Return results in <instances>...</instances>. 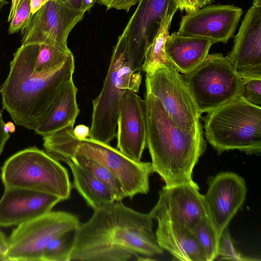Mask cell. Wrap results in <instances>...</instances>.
<instances>
[{
	"mask_svg": "<svg viewBox=\"0 0 261 261\" xmlns=\"http://www.w3.org/2000/svg\"><path fill=\"white\" fill-rule=\"evenodd\" d=\"M93 211L74 231L70 261L144 260L163 253L149 213L136 211L122 201Z\"/></svg>",
	"mask_w": 261,
	"mask_h": 261,
	"instance_id": "obj_1",
	"label": "cell"
},
{
	"mask_svg": "<svg viewBox=\"0 0 261 261\" xmlns=\"http://www.w3.org/2000/svg\"><path fill=\"white\" fill-rule=\"evenodd\" d=\"M146 145L153 172L166 187L193 182V169L205 149L203 135L188 133L178 126L161 101L146 92Z\"/></svg>",
	"mask_w": 261,
	"mask_h": 261,
	"instance_id": "obj_2",
	"label": "cell"
},
{
	"mask_svg": "<svg viewBox=\"0 0 261 261\" xmlns=\"http://www.w3.org/2000/svg\"><path fill=\"white\" fill-rule=\"evenodd\" d=\"M74 69L72 54L55 70L35 71L17 49L9 74L0 86L3 108L15 124L35 130L59 90L72 79Z\"/></svg>",
	"mask_w": 261,
	"mask_h": 261,
	"instance_id": "obj_3",
	"label": "cell"
},
{
	"mask_svg": "<svg viewBox=\"0 0 261 261\" xmlns=\"http://www.w3.org/2000/svg\"><path fill=\"white\" fill-rule=\"evenodd\" d=\"M202 119L206 139L218 153L235 149L260 153L261 107L242 96L208 112Z\"/></svg>",
	"mask_w": 261,
	"mask_h": 261,
	"instance_id": "obj_4",
	"label": "cell"
},
{
	"mask_svg": "<svg viewBox=\"0 0 261 261\" xmlns=\"http://www.w3.org/2000/svg\"><path fill=\"white\" fill-rule=\"evenodd\" d=\"M5 188L15 187L69 199L72 185L67 169L36 147L21 150L8 158L1 168Z\"/></svg>",
	"mask_w": 261,
	"mask_h": 261,
	"instance_id": "obj_5",
	"label": "cell"
},
{
	"mask_svg": "<svg viewBox=\"0 0 261 261\" xmlns=\"http://www.w3.org/2000/svg\"><path fill=\"white\" fill-rule=\"evenodd\" d=\"M140 71H133L126 60L124 43L118 39L113 47L102 88L92 100L89 138L110 144L116 137L119 107L126 90L137 93L141 83Z\"/></svg>",
	"mask_w": 261,
	"mask_h": 261,
	"instance_id": "obj_6",
	"label": "cell"
},
{
	"mask_svg": "<svg viewBox=\"0 0 261 261\" xmlns=\"http://www.w3.org/2000/svg\"><path fill=\"white\" fill-rule=\"evenodd\" d=\"M183 77L201 114L243 96V79L221 53L208 55Z\"/></svg>",
	"mask_w": 261,
	"mask_h": 261,
	"instance_id": "obj_7",
	"label": "cell"
},
{
	"mask_svg": "<svg viewBox=\"0 0 261 261\" xmlns=\"http://www.w3.org/2000/svg\"><path fill=\"white\" fill-rule=\"evenodd\" d=\"M146 92L156 97L168 115L182 130L203 135L196 102L183 76L172 65H161L146 74Z\"/></svg>",
	"mask_w": 261,
	"mask_h": 261,
	"instance_id": "obj_8",
	"label": "cell"
},
{
	"mask_svg": "<svg viewBox=\"0 0 261 261\" xmlns=\"http://www.w3.org/2000/svg\"><path fill=\"white\" fill-rule=\"evenodd\" d=\"M78 217L64 211H50L23 223L8 238V260L41 261L44 249L56 237L75 231Z\"/></svg>",
	"mask_w": 261,
	"mask_h": 261,
	"instance_id": "obj_9",
	"label": "cell"
},
{
	"mask_svg": "<svg viewBox=\"0 0 261 261\" xmlns=\"http://www.w3.org/2000/svg\"><path fill=\"white\" fill-rule=\"evenodd\" d=\"M119 36L124 44L126 60L130 68L141 71L145 51L157 33L164 17L174 15L178 0H140Z\"/></svg>",
	"mask_w": 261,
	"mask_h": 261,
	"instance_id": "obj_10",
	"label": "cell"
},
{
	"mask_svg": "<svg viewBox=\"0 0 261 261\" xmlns=\"http://www.w3.org/2000/svg\"><path fill=\"white\" fill-rule=\"evenodd\" d=\"M74 155L91 158L107 167L120 183L126 198L149 192V176L153 172L150 162L133 161L110 144L91 138L80 140Z\"/></svg>",
	"mask_w": 261,
	"mask_h": 261,
	"instance_id": "obj_11",
	"label": "cell"
},
{
	"mask_svg": "<svg viewBox=\"0 0 261 261\" xmlns=\"http://www.w3.org/2000/svg\"><path fill=\"white\" fill-rule=\"evenodd\" d=\"M85 14L70 8L64 0H50L31 15L21 30V44L45 43L69 49L68 36Z\"/></svg>",
	"mask_w": 261,
	"mask_h": 261,
	"instance_id": "obj_12",
	"label": "cell"
},
{
	"mask_svg": "<svg viewBox=\"0 0 261 261\" xmlns=\"http://www.w3.org/2000/svg\"><path fill=\"white\" fill-rule=\"evenodd\" d=\"M199 190L194 181L164 186L149 213L158 222L181 223L191 229L201 219L208 217L203 195Z\"/></svg>",
	"mask_w": 261,
	"mask_h": 261,
	"instance_id": "obj_13",
	"label": "cell"
},
{
	"mask_svg": "<svg viewBox=\"0 0 261 261\" xmlns=\"http://www.w3.org/2000/svg\"><path fill=\"white\" fill-rule=\"evenodd\" d=\"M246 192L245 180L235 173L221 172L210 179L203 196L208 217L219 237L243 204Z\"/></svg>",
	"mask_w": 261,
	"mask_h": 261,
	"instance_id": "obj_14",
	"label": "cell"
},
{
	"mask_svg": "<svg viewBox=\"0 0 261 261\" xmlns=\"http://www.w3.org/2000/svg\"><path fill=\"white\" fill-rule=\"evenodd\" d=\"M242 13L233 5H208L183 16L177 32L226 43L233 36Z\"/></svg>",
	"mask_w": 261,
	"mask_h": 261,
	"instance_id": "obj_15",
	"label": "cell"
},
{
	"mask_svg": "<svg viewBox=\"0 0 261 261\" xmlns=\"http://www.w3.org/2000/svg\"><path fill=\"white\" fill-rule=\"evenodd\" d=\"M117 148L131 160L141 161L146 145V104L137 93H123L117 118Z\"/></svg>",
	"mask_w": 261,
	"mask_h": 261,
	"instance_id": "obj_16",
	"label": "cell"
},
{
	"mask_svg": "<svg viewBox=\"0 0 261 261\" xmlns=\"http://www.w3.org/2000/svg\"><path fill=\"white\" fill-rule=\"evenodd\" d=\"M226 57L242 79L261 77V6L247 11Z\"/></svg>",
	"mask_w": 261,
	"mask_h": 261,
	"instance_id": "obj_17",
	"label": "cell"
},
{
	"mask_svg": "<svg viewBox=\"0 0 261 261\" xmlns=\"http://www.w3.org/2000/svg\"><path fill=\"white\" fill-rule=\"evenodd\" d=\"M59 197L30 190L5 188L0 199V226L18 225L51 211Z\"/></svg>",
	"mask_w": 261,
	"mask_h": 261,
	"instance_id": "obj_18",
	"label": "cell"
},
{
	"mask_svg": "<svg viewBox=\"0 0 261 261\" xmlns=\"http://www.w3.org/2000/svg\"><path fill=\"white\" fill-rule=\"evenodd\" d=\"M213 40L199 36H185L177 32L169 35L165 43L166 56L171 65L185 74L208 56Z\"/></svg>",
	"mask_w": 261,
	"mask_h": 261,
	"instance_id": "obj_19",
	"label": "cell"
},
{
	"mask_svg": "<svg viewBox=\"0 0 261 261\" xmlns=\"http://www.w3.org/2000/svg\"><path fill=\"white\" fill-rule=\"evenodd\" d=\"M155 238L159 246L177 260L207 261L191 229L178 223L158 222Z\"/></svg>",
	"mask_w": 261,
	"mask_h": 261,
	"instance_id": "obj_20",
	"label": "cell"
},
{
	"mask_svg": "<svg viewBox=\"0 0 261 261\" xmlns=\"http://www.w3.org/2000/svg\"><path fill=\"white\" fill-rule=\"evenodd\" d=\"M77 89L73 78L67 82L55 97L34 130L42 137L70 124L74 125L80 113Z\"/></svg>",
	"mask_w": 261,
	"mask_h": 261,
	"instance_id": "obj_21",
	"label": "cell"
},
{
	"mask_svg": "<svg viewBox=\"0 0 261 261\" xmlns=\"http://www.w3.org/2000/svg\"><path fill=\"white\" fill-rule=\"evenodd\" d=\"M67 165L72 173L74 188L92 210L115 201L110 191L90 172L72 161Z\"/></svg>",
	"mask_w": 261,
	"mask_h": 261,
	"instance_id": "obj_22",
	"label": "cell"
},
{
	"mask_svg": "<svg viewBox=\"0 0 261 261\" xmlns=\"http://www.w3.org/2000/svg\"><path fill=\"white\" fill-rule=\"evenodd\" d=\"M174 15L163 18L157 33L147 47L144 55L142 70L146 74L153 72L161 65H172L165 51V43L169 35V30Z\"/></svg>",
	"mask_w": 261,
	"mask_h": 261,
	"instance_id": "obj_23",
	"label": "cell"
},
{
	"mask_svg": "<svg viewBox=\"0 0 261 261\" xmlns=\"http://www.w3.org/2000/svg\"><path fill=\"white\" fill-rule=\"evenodd\" d=\"M71 161L93 174L110 191L115 201H122L126 198L122 187L117 178L99 162L82 155H74L72 157Z\"/></svg>",
	"mask_w": 261,
	"mask_h": 261,
	"instance_id": "obj_24",
	"label": "cell"
},
{
	"mask_svg": "<svg viewBox=\"0 0 261 261\" xmlns=\"http://www.w3.org/2000/svg\"><path fill=\"white\" fill-rule=\"evenodd\" d=\"M191 229L202 249L206 260L216 259L220 237L208 217L201 219Z\"/></svg>",
	"mask_w": 261,
	"mask_h": 261,
	"instance_id": "obj_25",
	"label": "cell"
},
{
	"mask_svg": "<svg viewBox=\"0 0 261 261\" xmlns=\"http://www.w3.org/2000/svg\"><path fill=\"white\" fill-rule=\"evenodd\" d=\"M74 231L59 236L52 240L44 249L41 261H70L73 239L70 241L69 236Z\"/></svg>",
	"mask_w": 261,
	"mask_h": 261,
	"instance_id": "obj_26",
	"label": "cell"
},
{
	"mask_svg": "<svg viewBox=\"0 0 261 261\" xmlns=\"http://www.w3.org/2000/svg\"><path fill=\"white\" fill-rule=\"evenodd\" d=\"M218 257L221 260L239 261L257 260V258L245 256L237 250L227 227L223 231L220 236L217 257Z\"/></svg>",
	"mask_w": 261,
	"mask_h": 261,
	"instance_id": "obj_27",
	"label": "cell"
},
{
	"mask_svg": "<svg viewBox=\"0 0 261 261\" xmlns=\"http://www.w3.org/2000/svg\"><path fill=\"white\" fill-rule=\"evenodd\" d=\"M31 15V0H21L11 20L9 34H13L21 30L29 21Z\"/></svg>",
	"mask_w": 261,
	"mask_h": 261,
	"instance_id": "obj_28",
	"label": "cell"
},
{
	"mask_svg": "<svg viewBox=\"0 0 261 261\" xmlns=\"http://www.w3.org/2000/svg\"><path fill=\"white\" fill-rule=\"evenodd\" d=\"M243 80V97L249 103L261 107V77H247Z\"/></svg>",
	"mask_w": 261,
	"mask_h": 261,
	"instance_id": "obj_29",
	"label": "cell"
},
{
	"mask_svg": "<svg viewBox=\"0 0 261 261\" xmlns=\"http://www.w3.org/2000/svg\"><path fill=\"white\" fill-rule=\"evenodd\" d=\"M140 1V0H95V2L105 6L107 10L114 9L128 12L132 7L138 4Z\"/></svg>",
	"mask_w": 261,
	"mask_h": 261,
	"instance_id": "obj_30",
	"label": "cell"
},
{
	"mask_svg": "<svg viewBox=\"0 0 261 261\" xmlns=\"http://www.w3.org/2000/svg\"><path fill=\"white\" fill-rule=\"evenodd\" d=\"M67 5L72 9L86 13L96 2L95 0H64Z\"/></svg>",
	"mask_w": 261,
	"mask_h": 261,
	"instance_id": "obj_31",
	"label": "cell"
},
{
	"mask_svg": "<svg viewBox=\"0 0 261 261\" xmlns=\"http://www.w3.org/2000/svg\"><path fill=\"white\" fill-rule=\"evenodd\" d=\"M179 9L185 10L186 13H190L198 10L199 8L197 0H178Z\"/></svg>",
	"mask_w": 261,
	"mask_h": 261,
	"instance_id": "obj_32",
	"label": "cell"
},
{
	"mask_svg": "<svg viewBox=\"0 0 261 261\" xmlns=\"http://www.w3.org/2000/svg\"><path fill=\"white\" fill-rule=\"evenodd\" d=\"M8 238L0 230V260H8Z\"/></svg>",
	"mask_w": 261,
	"mask_h": 261,
	"instance_id": "obj_33",
	"label": "cell"
},
{
	"mask_svg": "<svg viewBox=\"0 0 261 261\" xmlns=\"http://www.w3.org/2000/svg\"><path fill=\"white\" fill-rule=\"evenodd\" d=\"M2 111H0V155L2 153L5 145L10 138V134L5 132L4 127L5 123L4 122Z\"/></svg>",
	"mask_w": 261,
	"mask_h": 261,
	"instance_id": "obj_34",
	"label": "cell"
},
{
	"mask_svg": "<svg viewBox=\"0 0 261 261\" xmlns=\"http://www.w3.org/2000/svg\"><path fill=\"white\" fill-rule=\"evenodd\" d=\"M73 131L77 138L83 140L89 137L90 128L84 124H79L74 128Z\"/></svg>",
	"mask_w": 261,
	"mask_h": 261,
	"instance_id": "obj_35",
	"label": "cell"
},
{
	"mask_svg": "<svg viewBox=\"0 0 261 261\" xmlns=\"http://www.w3.org/2000/svg\"><path fill=\"white\" fill-rule=\"evenodd\" d=\"M50 0H31V13L33 14Z\"/></svg>",
	"mask_w": 261,
	"mask_h": 261,
	"instance_id": "obj_36",
	"label": "cell"
},
{
	"mask_svg": "<svg viewBox=\"0 0 261 261\" xmlns=\"http://www.w3.org/2000/svg\"><path fill=\"white\" fill-rule=\"evenodd\" d=\"M21 0H11V5L10 10L9 14L8 15V21H10L13 18L16 11Z\"/></svg>",
	"mask_w": 261,
	"mask_h": 261,
	"instance_id": "obj_37",
	"label": "cell"
},
{
	"mask_svg": "<svg viewBox=\"0 0 261 261\" xmlns=\"http://www.w3.org/2000/svg\"><path fill=\"white\" fill-rule=\"evenodd\" d=\"M4 129L7 133H13L15 131V126L13 123L11 122H8L6 123H5Z\"/></svg>",
	"mask_w": 261,
	"mask_h": 261,
	"instance_id": "obj_38",
	"label": "cell"
},
{
	"mask_svg": "<svg viewBox=\"0 0 261 261\" xmlns=\"http://www.w3.org/2000/svg\"><path fill=\"white\" fill-rule=\"evenodd\" d=\"M213 0H197L199 8H201L205 6L211 4Z\"/></svg>",
	"mask_w": 261,
	"mask_h": 261,
	"instance_id": "obj_39",
	"label": "cell"
},
{
	"mask_svg": "<svg viewBox=\"0 0 261 261\" xmlns=\"http://www.w3.org/2000/svg\"><path fill=\"white\" fill-rule=\"evenodd\" d=\"M8 4L6 0H0V11L2 9L3 7Z\"/></svg>",
	"mask_w": 261,
	"mask_h": 261,
	"instance_id": "obj_40",
	"label": "cell"
},
{
	"mask_svg": "<svg viewBox=\"0 0 261 261\" xmlns=\"http://www.w3.org/2000/svg\"><path fill=\"white\" fill-rule=\"evenodd\" d=\"M252 4L257 6H261V0H253Z\"/></svg>",
	"mask_w": 261,
	"mask_h": 261,
	"instance_id": "obj_41",
	"label": "cell"
}]
</instances>
